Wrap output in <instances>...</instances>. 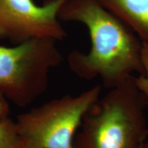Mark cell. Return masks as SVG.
<instances>
[{
  "mask_svg": "<svg viewBox=\"0 0 148 148\" xmlns=\"http://www.w3.org/2000/svg\"><path fill=\"white\" fill-rule=\"evenodd\" d=\"M134 76L108 90L90 107L74 138V148L143 147L148 136L147 108Z\"/></svg>",
  "mask_w": 148,
  "mask_h": 148,
  "instance_id": "obj_2",
  "label": "cell"
},
{
  "mask_svg": "<svg viewBox=\"0 0 148 148\" xmlns=\"http://www.w3.org/2000/svg\"><path fill=\"white\" fill-rule=\"evenodd\" d=\"M10 103L0 93V121L8 117L10 114Z\"/></svg>",
  "mask_w": 148,
  "mask_h": 148,
  "instance_id": "obj_9",
  "label": "cell"
},
{
  "mask_svg": "<svg viewBox=\"0 0 148 148\" xmlns=\"http://www.w3.org/2000/svg\"><path fill=\"white\" fill-rule=\"evenodd\" d=\"M148 43V0H98Z\"/></svg>",
  "mask_w": 148,
  "mask_h": 148,
  "instance_id": "obj_6",
  "label": "cell"
},
{
  "mask_svg": "<svg viewBox=\"0 0 148 148\" xmlns=\"http://www.w3.org/2000/svg\"><path fill=\"white\" fill-rule=\"evenodd\" d=\"M0 148H23L14 119L10 116L0 121Z\"/></svg>",
  "mask_w": 148,
  "mask_h": 148,
  "instance_id": "obj_7",
  "label": "cell"
},
{
  "mask_svg": "<svg viewBox=\"0 0 148 148\" xmlns=\"http://www.w3.org/2000/svg\"><path fill=\"white\" fill-rule=\"evenodd\" d=\"M143 147H144V148H148V136H147V140H146L145 144H144Z\"/></svg>",
  "mask_w": 148,
  "mask_h": 148,
  "instance_id": "obj_10",
  "label": "cell"
},
{
  "mask_svg": "<svg viewBox=\"0 0 148 148\" xmlns=\"http://www.w3.org/2000/svg\"><path fill=\"white\" fill-rule=\"evenodd\" d=\"M58 18L82 23L88 31L89 51L73 50L67 58L69 69L79 78H99L109 90L142 73L143 41L98 0H66Z\"/></svg>",
  "mask_w": 148,
  "mask_h": 148,
  "instance_id": "obj_1",
  "label": "cell"
},
{
  "mask_svg": "<svg viewBox=\"0 0 148 148\" xmlns=\"http://www.w3.org/2000/svg\"><path fill=\"white\" fill-rule=\"evenodd\" d=\"M56 42L35 38L0 45V93L9 103L25 108L45 92L49 73L62 61Z\"/></svg>",
  "mask_w": 148,
  "mask_h": 148,
  "instance_id": "obj_4",
  "label": "cell"
},
{
  "mask_svg": "<svg viewBox=\"0 0 148 148\" xmlns=\"http://www.w3.org/2000/svg\"><path fill=\"white\" fill-rule=\"evenodd\" d=\"M141 62L143 71L138 75H134V81L145 100L146 108L148 109V43L143 42L141 50Z\"/></svg>",
  "mask_w": 148,
  "mask_h": 148,
  "instance_id": "obj_8",
  "label": "cell"
},
{
  "mask_svg": "<svg viewBox=\"0 0 148 148\" xmlns=\"http://www.w3.org/2000/svg\"><path fill=\"white\" fill-rule=\"evenodd\" d=\"M141 148H144V147H141Z\"/></svg>",
  "mask_w": 148,
  "mask_h": 148,
  "instance_id": "obj_11",
  "label": "cell"
},
{
  "mask_svg": "<svg viewBox=\"0 0 148 148\" xmlns=\"http://www.w3.org/2000/svg\"><path fill=\"white\" fill-rule=\"evenodd\" d=\"M66 0H49L37 5L33 0H0V40L14 44L35 38L56 41L67 36L59 10Z\"/></svg>",
  "mask_w": 148,
  "mask_h": 148,
  "instance_id": "obj_5",
  "label": "cell"
},
{
  "mask_svg": "<svg viewBox=\"0 0 148 148\" xmlns=\"http://www.w3.org/2000/svg\"><path fill=\"white\" fill-rule=\"evenodd\" d=\"M98 84L78 95H65L19 114L14 119L23 148H74L85 114L101 97Z\"/></svg>",
  "mask_w": 148,
  "mask_h": 148,
  "instance_id": "obj_3",
  "label": "cell"
}]
</instances>
